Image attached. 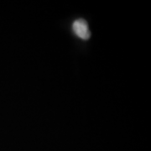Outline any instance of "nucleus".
Wrapping results in <instances>:
<instances>
[{"instance_id":"obj_1","label":"nucleus","mask_w":151,"mask_h":151,"mask_svg":"<svg viewBox=\"0 0 151 151\" xmlns=\"http://www.w3.org/2000/svg\"><path fill=\"white\" fill-rule=\"evenodd\" d=\"M72 29L76 35L81 40H87L91 37V32L89 30L88 24L83 19H78L75 20L72 24Z\"/></svg>"}]
</instances>
